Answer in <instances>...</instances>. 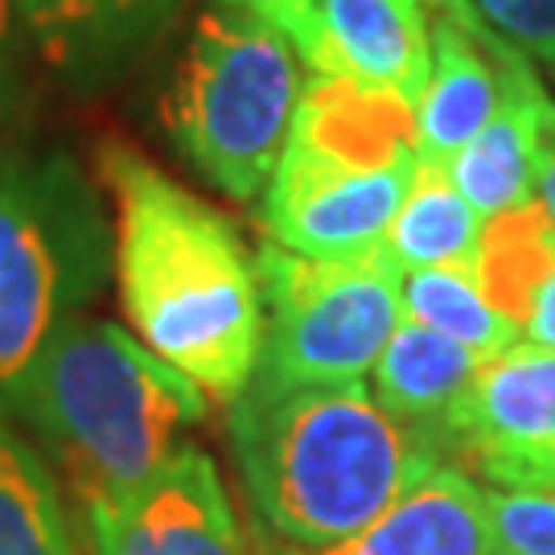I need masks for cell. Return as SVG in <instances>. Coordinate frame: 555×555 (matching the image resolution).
Returning a JSON list of instances; mask_svg holds the SVG:
<instances>
[{
	"label": "cell",
	"instance_id": "cell-1",
	"mask_svg": "<svg viewBox=\"0 0 555 555\" xmlns=\"http://www.w3.org/2000/svg\"><path fill=\"white\" fill-rule=\"evenodd\" d=\"M119 309L132 334L206 399L235 403L263 354L259 268L235 222L124 140H103Z\"/></svg>",
	"mask_w": 555,
	"mask_h": 555
},
{
	"label": "cell",
	"instance_id": "cell-2",
	"mask_svg": "<svg viewBox=\"0 0 555 555\" xmlns=\"http://www.w3.org/2000/svg\"><path fill=\"white\" fill-rule=\"evenodd\" d=\"M227 428L256 515L300 552L346 543L437 465V449L362 383H251Z\"/></svg>",
	"mask_w": 555,
	"mask_h": 555
},
{
	"label": "cell",
	"instance_id": "cell-3",
	"mask_svg": "<svg viewBox=\"0 0 555 555\" xmlns=\"http://www.w3.org/2000/svg\"><path fill=\"white\" fill-rule=\"evenodd\" d=\"M9 416L38 433L87 511L157 474L202 424L206 396L119 325L79 318L41 350Z\"/></svg>",
	"mask_w": 555,
	"mask_h": 555
},
{
	"label": "cell",
	"instance_id": "cell-4",
	"mask_svg": "<svg viewBox=\"0 0 555 555\" xmlns=\"http://www.w3.org/2000/svg\"><path fill=\"white\" fill-rule=\"evenodd\" d=\"M112 272V219L79 160L21 132L0 137V416Z\"/></svg>",
	"mask_w": 555,
	"mask_h": 555
},
{
	"label": "cell",
	"instance_id": "cell-5",
	"mask_svg": "<svg viewBox=\"0 0 555 555\" xmlns=\"http://www.w3.org/2000/svg\"><path fill=\"white\" fill-rule=\"evenodd\" d=\"M300 59L243 0H215L181 46L160 119L185 165L231 202L272 181L293 137Z\"/></svg>",
	"mask_w": 555,
	"mask_h": 555
},
{
	"label": "cell",
	"instance_id": "cell-6",
	"mask_svg": "<svg viewBox=\"0 0 555 555\" xmlns=\"http://www.w3.org/2000/svg\"><path fill=\"white\" fill-rule=\"evenodd\" d=\"M263 293L259 387H337L375 371L403 321V272L383 247L313 259L263 238L256 251Z\"/></svg>",
	"mask_w": 555,
	"mask_h": 555
},
{
	"label": "cell",
	"instance_id": "cell-7",
	"mask_svg": "<svg viewBox=\"0 0 555 555\" xmlns=\"http://www.w3.org/2000/svg\"><path fill=\"white\" fill-rule=\"evenodd\" d=\"M293 46L313 75L424 95L433 17L424 0H243Z\"/></svg>",
	"mask_w": 555,
	"mask_h": 555
},
{
	"label": "cell",
	"instance_id": "cell-8",
	"mask_svg": "<svg viewBox=\"0 0 555 555\" xmlns=\"http://www.w3.org/2000/svg\"><path fill=\"white\" fill-rule=\"evenodd\" d=\"M437 449L502 490L555 494V350L522 346L490 358L456 403Z\"/></svg>",
	"mask_w": 555,
	"mask_h": 555
},
{
	"label": "cell",
	"instance_id": "cell-9",
	"mask_svg": "<svg viewBox=\"0 0 555 555\" xmlns=\"http://www.w3.org/2000/svg\"><path fill=\"white\" fill-rule=\"evenodd\" d=\"M416 160L399 169L354 173L288 144L259 198L263 238H272L284 251L313 259L375 251L383 247L399 206L408 198Z\"/></svg>",
	"mask_w": 555,
	"mask_h": 555
},
{
	"label": "cell",
	"instance_id": "cell-10",
	"mask_svg": "<svg viewBox=\"0 0 555 555\" xmlns=\"http://www.w3.org/2000/svg\"><path fill=\"white\" fill-rule=\"evenodd\" d=\"M91 555H259L238 527L215 461L181 444L153 477L87 506Z\"/></svg>",
	"mask_w": 555,
	"mask_h": 555
},
{
	"label": "cell",
	"instance_id": "cell-11",
	"mask_svg": "<svg viewBox=\"0 0 555 555\" xmlns=\"http://www.w3.org/2000/svg\"><path fill=\"white\" fill-rule=\"evenodd\" d=\"M38 62L70 91L119 79L190 0H13Z\"/></svg>",
	"mask_w": 555,
	"mask_h": 555
},
{
	"label": "cell",
	"instance_id": "cell-12",
	"mask_svg": "<svg viewBox=\"0 0 555 555\" xmlns=\"http://www.w3.org/2000/svg\"><path fill=\"white\" fill-rule=\"evenodd\" d=\"M288 144L354 173L412 165L420 157L416 100L387 87L313 75L300 91Z\"/></svg>",
	"mask_w": 555,
	"mask_h": 555
},
{
	"label": "cell",
	"instance_id": "cell-13",
	"mask_svg": "<svg viewBox=\"0 0 555 555\" xmlns=\"http://www.w3.org/2000/svg\"><path fill=\"white\" fill-rule=\"evenodd\" d=\"M502 34H474L453 17H433V66L416 103L420 157L449 165L502 112L506 54Z\"/></svg>",
	"mask_w": 555,
	"mask_h": 555
},
{
	"label": "cell",
	"instance_id": "cell-14",
	"mask_svg": "<svg viewBox=\"0 0 555 555\" xmlns=\"http://www.w3.org/2000/svg\"><path fill=\"white\" fill-rule=\"evenodd\" d=\"M284 555H498L486 490L449 465H433L403 498L346 543Z\"/></svg>",
	"mask_w": 555,
	"mask_h": 555
},
{
	"label": "cell",
	"instance_id": "cell-15",
	"mask_svg": "<svg viewBox=\"0 0 555 555\" xmlns=\"http://www.w3.org/2000/svg\"><path fill=\"white\" fill-rule=\"evenodd\" d=\"M506 66V100L481 132H477L444 169L481 219L535 202V160H531V132H535V100L543 79L535 75L531 54L515 41L502 54Z\"/></svg>",
	"mask_w": 555,
	"mask_h": 555
},
{
	"label": "cell",
	"instance_id": "cell-16",
	"mask_svg": "<svg viewBox=\"0 0 555 555\" xmlns=\"http://www.w3.org/2000/svg\"><path fill=\"white\" fill-rule=\"evenodd\" d=\"M486 358L420 321H399L387 350L375 362V399L383 412L437 449L440 433L465 391L474 387Z\"/></svg>",
	"mask_w": 555,
	"mask_h": 555
},
{
	"label": "cell",
	"instance_id": "cell-17",
	"mask_svg": "<svg viewBox=\"0 0 555 555\" xmlns=\"http://www.w3.org/2000/svg\"><path fill=\"white\" fill-rule=\"evenodd\" d=\"M486 219L465 202L449 169L437 160H416L408 198L399 206L383 251L396 259L399 272L420 268H474Z\"/></svg>",
	"mask_w": 555,
	"mask_h": 555
},
{
	"label": "cell",
	"instance_id": "cell-18",
	"mask_svg": "<svg viewBox=\"0 0 555 555\" xmlns=\"http://www.w3.org/2000/svg\"><path fill=\"white\" fill-rule=\"evenodd\" d=\"M555 268V227L539 202H522L502 210L481 227V243L474 256V280L498 313L522 321L535 305L547 272Z\"/></svg>",
	"mask_w": 555,
	"mask_h": 555
},
{
	"label": "cell",
	"instance_id": "cell-19",
	"mask_svg": "<svg viewBox=\"0 0 555 555\" xmlns=\"http://www.w3.org/2000/svg\"><path fill=\"white\" fill-rule=\"evenodd\" d=\"M0 555H79L59 481L0 416Z\"/></svg>",
	"mask_w": 555,
	"mask_h": 555
},
{
	"label": "cell",
	"instance_id": "cell-20",
	"mask_svg": "<svg viewBox=\"0 0 555 555\" xmlns=\"http://www.w3.org/2000/svg\"><path fill=\"white\" fill-rule=\"evenodd\" d=\"M403 318L469 346L486 362L522 341V330L498 313L477 288L474 268H420L403 272Z\"/></svg>",
	"mask_w": 555,
	"mask_h": 555
},
{
	"label": "cell",
	"instance_id": "cell-21",
	"mask_svg": "<svg viewBox=\"0 0 555 555\" xmlns=\"http://www.w3.org/2000/svg\"><path fill=\"white\" fill-rule=\"evenodd\" d=\"M486 515L502 555H555V494L486 490Z\"/></svg>",
	"mask_w": 555,
	"mask_h": 555
},
{
	"label": "cell",
	"instance_id": "cell-22",
	"mask_svg": "<svg viewBox=\"0 0 555 555\" xmlns=\"http://www.w3.org/2000/svg\"><path fill=\"white\" fill-rule=\"evenodd\" d=\"M29 119V38L17 4L0 0V137H13Z\"/></svg>",
	"mask_w": 555,
	"mask_h": 555
},
{
	"label": "cell",
	"instance_id": "cell-23",
	"mask_svg": "<svg viewBox=\"0 0 555 555\" xmlns=\"http://www.w3.org/2000/svg\"><path fill=\"white\" fill-rule=\"evenodd\" d=\"M486 25L522 54L555 66V0H474Z\"/></svg>",
	"mask_w": 555,
	"mask_h": 555
},
{
	"label": "cell",
	"instance_id": "cell-24",
	"mask_svg": "<svg viewBox=\"0 0 555 555\" xmlns=\"http://www.w3.org/2000/svg\"><path fill=\"white\" fill-rule=\"evenodd\" d=\"M531 160H535V202L547 210L555 227V95L543 87L535 100V132H531Z\"/></svg>",
	"mask_w": 555,
	"mask_h": 555
},
{
	"label": "cell",
	"instance_id": "cell-25",
	"mask_svg": "<svg viewBox=\"0 0 555 555\" xmlns=\"http://www.w3.org/2000/svg\"><path fill=\"white\" fill-rule=\"evenodd\" d=\"M522 346L535 350H555V268L547 272L543 288L535 293V305L522 321Z\"/></svg>",
	"mask_w": 555,
	"mask_h": 555
},
{
	"label": "cell",
	"instance_id": "cell-26",
	"mask_svg": "<svg viewBox=\"0 0 555 555\" xmlns=\"http://www.w3.org/2000/svg\"><path fill=\"white\" fill-rule=\"evenodd\" d=\"M428 9H437L440 17H453V21H461L465 29H474V34H494L490 25H486V17L477 13V4L474 0H424Z\"/></svg>",
	"mask_w": 555,
	"mask_h": 555
},
{
	"label": "cell",
	"instance_id": "cell-27",
	"mask_svg": "<svg viewBox=\"0 0 555 555\" xmlns=\"http://www.w3.org/2000/svg\"><path fill=\"white\" fill-rule=\"evenodd\" d=\"M498 555H502V552H498Z\"/></svg>",
	"mask_w": 555,
	"mask_h": 555
}]
</instances>
